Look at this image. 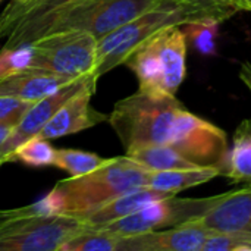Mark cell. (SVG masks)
Listing matches in <instances>:
<instances>
[{
    "label": "cell",
    "instance_id": "cell-1",
    "mask_svg": "<svg viewBox=\"0 0 251 251\" xmlns=\"http://www.w3.org/2000/svg\"><path fill=\"white\" fill-rule=\"evenodd\" d=\"M149 169L126 154L110 157L99 169L59 181L49 197L56 215H85L129 191L147 187Z\"/></svg>",
    "mask_w": 251,
    "mask_h": 251
},
{
    "label": "cell",
    "instance_id": "cell-2",
    "mask_svg": "<svg viewBox=\"0 0 251 251\" xmlns=\"http://www.w3.org/2000/svg\"><path fill=\"white\" fill-rule=\"evenodd\" d=\"M162 1L165 0H78L34 25L12 31L1 49L25 46L43 35L68 29L87 31L100 40Z\"/></svg>",
    "mask_w": 251,
    "mask_h": 251
},
{
    "label": "cell",
    "instance_id": "cell-3",
    "mask_svg": "<svg viewBox=\"0 0 251 251\" xmlns=\"http://www.w3.org/2000/svg\"><path fill=\"white\" fill-rule=\"evenodd\" d=\"M185 106L169 94L138 90L115 103L107 122L125 151L156 144H168L176 116Z\"/></svg>",
    "mask_w": 251,
    "mask_h": 251
},
{
    "label": "cell",
    "instance_id": "cell-4",
    "mask_svg": "<svg viewBox=\"0 0 251 251\" xmlns=\"http://www.w3.org/2000/svg\"><path fill=\"white\" fill-rule=\"evenodd\" d=\"M187 34L182 25L162 28L124 62L137 76L138 90L175 96L187 75Z\"/></svg>",
    "mask_w": 251,
    "mask_h": 251
},
{
    "label": "cell",
    "instance_id": "cell-5",
    "mask_svg": "<svg viewBox=\"0 0 251 251\" xmlns=\"http://www.w3.org/2000/svg\"><path fill=\"white\" fill-rule=\"evenodd\" d=\"M190 24L187 12L178 0H165L156 7L141 13L129 22L97 40V60L94 75L97 79L112 69L124 65L126 57L149 37L171 25Z\"/></svg>",
    "mask_w": 251,
    "mask_h": 251
},
{
    "label": "cell",
    "instance_id": "cell-6",
    "mask_svg": "<svg viewBox=\"0 0 251 251\" xmlns=\"http://www.w3.org/2000/svg\"><path fill=\"white\" fill-rule=\"evenodd\" d=\"M29 44L32 50L29 68L46 69L69 78L94 74L97 38L87 31H57Z\"/></svg>",
    "mask_w": 251,
    "mask_h": 251
},
{
    "label": "cell",
    "instance_id": "cell-7",
    "mask_svg": "<svg viewBox=\"0 0 251 251\" xmlns=\"http://www.w3.org/2000/svg\"><path fill=\"white\" fill-rule=\"evenodd\" d=\"M88 228L91 226L74 215L3 219L0 221V251H59Z\"/></svg>",
    "mask_w": 251,
    "mask_h": 251
},
{
    "label": "cell",
    "instance_id": "cell-8",
    "mask_svg": "<svg viewBox=\"0 0 251 251\" xmlns=\"http://www.w3.org/2000/svg\"><path fill=\"white\" fill-rule=\"evenodd\" d=\"M228 194L229 191L204 199H178L176 196L160 199L149 203L125 218L101 226V229L128 237L149 231H157L162 228L178 226L200 218L209 209L221 203Z\"/></svg>",
    "mask_w": 251,
    "mask_h": 251
},
{
    "label": "cell",
    "instance_id": "cell-9",
    "mask_svg": "<svg viewBox=\"0 0 251 251\" xmlns=\"http://www.w3.org/2000/svg\"><path fill=\"white\" fill-rule=\"evenodd\" d=\"M168 144L194 166L218 168L224 175L229 151L226 132L187 107L176 116Z\"/></svg>",
    "mask_w": 251,
    "mask_h": 251
},
{
    "label": "cell",
    "instance_id": "cell-10",
    "mask_svg": "<svg viewBox=\"0 0 251 251\" xmlns=\"http://www.w3.org/2000/svg\"><path fill=\"white\" fill-rule=\"evenodd\" d=\"M97 81L99 79L96 75L90 74L84 85L59 107V110L41 129L38 137L54 140L85 131L101 122H107L109 115L101 113L91 106V99L96 94Z\"/></svg>",
    "mask_w": 251,
    "mask_h": 251
},
{
    "label": "cell",
    "instance_id": "cell-11",
    "mask_svg": "<svg viewBox=\"0 0 251 251\" xmlns=\"http://www.w3.org/2000/svg\"><path fill=\"white\" fill-rule=\"evenodd\" d=\"M88 75H84V76L74 79L72 82L66 84L65 87H62L54 94H51L43 100L35 101L26 110V113L22 116V119L13 126L9 138L0 147V166H3L4 163H10V157H12L13 151L21 144H24L25 141H28L32 137H37L41 132V129L46 126V124L59 110V107L84 85Z\"/></svg>",
    "mask_w": 251,
    "mask_h": 251
},
{
    "label": "cell",
    "instance_id": "cell-12",
    "mask_svg": "<svg viewBox=\"0 0 251 251\" xmlns=\"http://www.w3.org/2000/svg\"><path fill=\"white\" fill-rule=\"evenodd\" d=\"M213 231L182 224L172 228L124 237L118 251H201Z\"/></svg>",
    "mask_w": 251,
    "mask_h": 251
},
{
    "label": "cell",
    "instance_id": "cell-13",
    "mask_svg": "<svg viewBox=\"0 0 251 251\" xmlns=\"http://www.w3.org/2000/svg\"><path fill=\"white\" fill-rule=\"evenodd\" d=\"M187 224L213 232H235L251 237V187L229 191L221 203Z\"/></svg>",
    "mask_w": 251,
    "mask_h": 251
},
{
    "label": "cell",
    "instance_id": "cell-14",
    "mask_svg": "<svg viewBox=\"0 0 251 251\" xmlns=\"http://www.w3.org/2000/svg\"><path fill=\"white\" fill-rule=\"evenodd\" d=\"M74 79L76 78H69L46 69L28 66L0 79V96H9L35 103L54 94Z\"/></svg>",
    "mask_w": 251,
    "mask_h": 251
},
{
    "label": "cell",
    "instance_id": "cell-15",
    "mask_svg": "<svg viewBox=\"0 0 251 251\" xmlns=\"http://www.w3.org/2000/svg\"><path fill=\"white\" fill-rule=\"evenodd\" d=\"M172 196L174 194L163 193V191H159V190H154L150 187H141L138 190L122 194V196L113 199L112 201H109L85 215L76 216V218L82 219L91 228H101L113 221H118L121 218H125V216L140 210L141 207L147 206L151 201L172 197Z\"/></svg>",
    "mask_w": 251,
    "mask_h": 251
},
{
    "label": "cell",
    "instance_id": "cell-16",
    "mask_svg": "<svg viewBox=\"0 0 251 251\" xmlns=\"http://www.w3.org/2000/svg\"><path fill=\"white\" fill-rule=\"evenodd\" d=\"M76 1L78 0H29L25 3L10 1L0 15V40L6 38L12 31L34 25L49 15Z\"/></svg>",
    "mask_w": 251,
    "mask_h": 251
},
{
    "label": "cell",
    "instance_id": "cell-17",
    "mask_svg": "<svg viewBox=\"0 0 251 251\" xmlns=\"http://www.w3.org/2000/svg\"><path fill=\"white\" fill-rule=\"evenodd\" d=\"M222 175L218 168H188L169 171H150L147 187L176 196L178 193L212 181Z\"/></svg>",
    "mask_w": 251,
    "mask_h": 251
},
{
    "label": "cell",
    "instance_id": "cell-18",
    "mask_svg": "<svg viewBox=\"0 0 251 251\" xmlns=\"http://www.w3.org/2000/svg\"><path fill=\"white\" fill-rule=\"evenodd\" d=\"M224 176L232 182H251V121H244L235 131Z\"/></svg>",
    "mask_w": 251,
    "mask_h": 251
},
{
    "label": "cell",
    "instance_id": "cell-19",
    "mask_svg": "<svg viewBox=\"0 0 251 251\" xmlns=\"http://www.w3.org/2000/svg\"><path fill=\"white\" fill-rule=\"evenodd\" d=\"M191 22L221 24L237 12H250L246 0H178Z\"/></svg>",
    "mask_w": 251,
    "mask_h": 251
},
{
    "label": "cell",
    "instance_id": "cell-20",
    "mask_svg": "<svg viewBox=\"0 0 251 251\" xmlns=\"http://www.w3.org/2000/svg\"><path fill=\"white\" fill-rule=\"evenodd\" d=\"M126 156L149 171H169V169L197 168L193 163H190L188 160H185L169 144L137 147V149L128 150Z\"/></svg>",
    "mask_w": 251,
    "mask_h": 251
},
{
    "label": "cell",
    "instance_id": "cell-21",
    "mask_svg": "<svg viewBox=\"0 0 251 251\" xmlns=\"http://www.w3.org/2000/svg\"><path fill=\"white\" fill-rule=\"evenodd\" d=\"M110 157H101L96 153L74 150V149H56L53 166L68 172L71 176H81L90 174L100 166L106 165Z\"/></svg>",
    "mask_w": 251,
    "mask_h": 251
},
{
    "label": "cell",
    "instance_id": "cell-22",
    "mask_svg": "<svg viewBox=\"0 0 251 251\" xmlns=\"http://www.w3.org/2000/svg\"><path fill=\"white\" fill-rule=\"evenodd\" d=\"M122 235L101 228H88L66 244L59 251H118Z\"/></svg>",
    "mask_w": 251,
    "mask_h": 251
},
{
    "label": "cell",
    "instance_id": "cell-23",
    "mask_svg": "<svg viewBox=\"0 0 251 251\" xmlns=\"http://www.w3.org/2000/svg\"><path fill=\"white\" fill-rule=\"evenodd\" d=\"M56 149L50 144V140L41 137H32L21 144L12 154L10 162H21L31 168L53 166Z\"/></svg>",
    "mask_w": 251,
    "mask_h": 251
},
{
    "label": "cell",
    "instance_id": "cell-24",
    "mask_svg": "<svg viewBox=\"0 0 251 251\" xmlns=\"http://www.w3.org/2000/svg\"><path fill=\"white\" fill-rule=\"evenodd\" d=\"M219 24L215 22H191L182 24V28L187 34V41L190 40L193 47L201 54H215L216 53V34Z\"/></svg>",
    "mask_w": 251,
    "mask_h": 251
},
{
    "label": "cell",
    "instance_id": "cell-25",
    "mask_svg": "<svg viewBox=\"0 0 251 251\" xmlns=\"http://www.w3.org/2000/svg\"><path fill=\"white\" fill-rule=\"evenodd\" d=\"M201 251H251V237L235 232H213Z\"/></svg>",
    "mask_w": 251,
    "mask_h": 251
},
{
    "label": "cell",
    "instance_id": "cell-26",
    "mask_svg": "<svg viewBox=\"0 0 251 251\" xmlns=\"http://www.w3.org/2000/svg\"><path fill=\"white\" fill-rule=\"evenodd\" d=\"M32 57L31 44L19 46L15 49L0 50V79L29 66Z\"/></svg>",
    "mask_w": 251,
    "mask_h": 251
},
{
    "label": "cell",
    "instance_id": "cell-27",
    "mask_svg": "<svg viewBox=\"0 0 251 251\" xmlns=\"http://www.w3.org/2000/svg\"><path fill=\"white\" fill-rule=\"evenodd\" d=\"M34 103L9 96H0V122L15 126Z\"/></svg>",
    "mask_w": 251,
    "mask_h": 251
},
{
    "label": "cell",
    "instance_id": "cell-28",
    "mask_svg": "<svg viewBox=\"0 0 251 251\" xmlns=\"http://www.w3.org/2000/svg\"><path fill=\"white\" fill-rule=\"evenodd\" d=\"M240 79L244 82V85L249 88V91L251 93V63L250 62H246L241 65V69H240Z\"/></svg>",
    "mask_w": 251,
    "mask_h": 251
},
{
    "label": "cell",
    "instance_id": "cell-29",
    "mask_svg": "<svg viewBox=\"0 0 251 251\" xmlns=\"http://www.w3.org/2000/svg\"><path fill=\"white\" fill-rule=\"evenodd\" d=\"M12 129H13V126H10V125H7V124H1V122H0V147H1V146L4 144V141L9 138V135H10Z\"/></svg>",
    "mask_w": 251,
    "mask_h": 251
},
{
    "label": "cell",
    "instance_id": "cell-30",
    "mask_svg": "<svg viewBox=\"0 0 251 251\" xmlns=\"http://www.w3.org/2000/svg\"><path fill=\"white\" fill-rule=\"evenodd\" d=\"M12 1H15V3H25V1H29V0H12Z\"/></svg>",
    "mask_w": 251,
    "mask_h": 251
},
{
    "label": "cell",
    "instance_id": "cell-31",
    "mask_svg": "<svg viewBox=\"0 0 251 251\" xmlns=\"http://www.w3.org/2000/svg\"><path fill=\"white\" fill-rule=\"evenodd\" d=\"M247 1V4H249V7H250V12H251V0H246Z\"/></svg>",
    "mask_w": 251,
    "mask_h": 251
},
{
    "label": "cell",
    "instance_id": "cell-32",
    "mask_svg": "<svg viewBox=\"0 0 251 251\" xmlns=\"http://www.w3.org/2000/svg\"><path fill=\"white\" fill-rule=\"evenodd\" d=\"M0 1H1V0H0Z\"/></svg>",
    "mask_w": 251,
    "mask_h": 251
}]
</instances>
